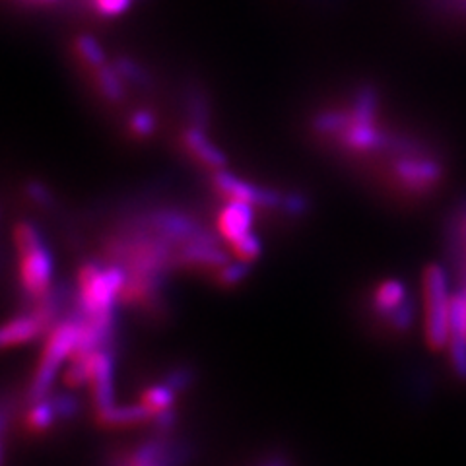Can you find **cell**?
I'll return each instance as SVG.
<instances>
[{
	"mask_svg": "<svg viewBox=\"0 0 466 466\" xmlns=\"http://www.w3.org/2000/svg\"><path fill=\"white\" fill-rule=\"evenodd\" d=\"M80 329H82L80 315L76 311H68L65 319L58 320V323L49 330L46 350H43L41 354L34 381L27 389V397H25L27 404L37 402L49 395L56 379V373L63 366V361L75 352L80 339Z\"/></svg>",
	"mask_w": 466,
	"mask_h": 466,
	"instance_id": "obj_1",
	"label": "cell"
},
{
	"mask_svg": "<svg viewBox=\"0 0 466 466\" xmlns=\"http://www.w3.org/2000/svg\"><path fill=\"white\" fill-rule=\"evenodd\" d=\"M173 433H154L133 449L111 451L104 466H185L193 449L185 441H173Z\"/></svg>",
	"mask_w": 466,
	"mask_h": 466,
	"instance_id": "obj_2",
	"label": "cell"
},
{
	"mask_svg": "<svg viewBox=\"0 0 466 466\" xmlns=\"http://www.w3.org/2000/svg\"><path fill=\"white\" fill-rule=\"evenodd\" d=\"M426 296V337L431 348L440 350L449 344V308L451 291L447 272L441 267H430L424 274Z\"/></svg>",
	"mask_w": 466,
	"mask_h": 466,
	"instance_id": "obj_3",
	"label": "cell"
},
{
	"mask_svg": "<svg viewBox=\"0 0 466 466\" xmlns=\"http://www.w3.org/2000/svg\"><path fill=\"white\" fill-rule=\"evenodd\" d=\"M212 188L216 195L226 202H247L251 207L262 210H282L284 195L268 187H255L247 181H241L228 169L212 171Z\"/></svg>",
	"mask_w": 466,
	"mask_h": 466,
	"instance_id": "obj_4",
	"label": "cell"
},
{
	"mask_svg": "<svg viewBox=\"0 0 466 466\" xmlns=\"http://www.w3.org/2000/svg\"><path fill=\"white\" fill-rule=\"evenodd\" d=\"M53 258L47 245L20 255V289L27 308L41 299L51 289Z\"/></svg>",
	"mask_w": 466,
	"mask_h": 466,
	"instance_id": "obj_5",
	"label": "cell"
},
{
	"mask_svg": "<svg viewBox=\"0 0 466 466\" xmlns=\"http://www.w3.org/2000/svg\"><path fill=\"white\" fill-rule=\"evenodd\" d=\"M373 309L387 319V323L395 329L410 327L414 319V308L408 301L406 288L399 280H387L375 289Z\"/></svg>",
	"mask_w": 466,
	"mask_h": 466,
	"instance_id": "obj_6",
	"label": "cell"
},
{
	"mask_svg": "<svg viewBox=\"0 0 466 466\" xmlns=\"http://www.w3.org/2000/svg\"><path fill=\"white\" fill-rule=\"evenodd\" d=\"M229 262L220 243H187L175 251V267L187 270L218 272Z\"/></svg>",
	"mask_w": 466,
	"mask_h": 466,
	"instance_id": "obj_7",
	"label": "cell"
},
{
	"mask_svg": "<svg viewBox=\"0 0 466 466\" xmlns=\"http://www.w3.org/2000/svg\"><path fill=\"white\" fill-rule=\"evenodd\" d=\"M395 175L406 188L424 191V188H430L440 181L441 167L430 157H416L406 154L395 162Z\"/></svg>",
	"mask_w": 466,
	"mask_h": 466,
	"instance_id": "obj_8",
	"label": "cell"
},
{
	"mask_svg": "<svg viewBox=\"0 0 466 466\" xmlns=\"http://www.w3.org/2000/svg\"><path fill=\"white\" fill-rule=\"evenodd\" d=\"M115 352L113 348H101L92 354V375L90 385L96 404V412L115 404L113 399V371H115Z\"/></svg>",
	"mask_w": 466,
	"mask_h": 466,
	"instance_id": "obj_9",
	"label": "cell"
},
{
	"mask_svg": "<svg viewBox=\"0 0 466 466\" xmlns=\"http://www.w3.org/2000/svg\"><path fill=\"white\" fill-rule=\"evenodd\" d=\"M183 144L187 152L193 157H197L204 167H208L212 171L226 169L228 157L220 148H218V146L210 142V138L207 137V128H200L195 125L187 127V130L183 133Z\"/></svg>",
	"mask_w": 466,
	"mask_h": 466,
	"instance_id": "obj_10",
	"label": "cell"
},
{
	"mask_svg": "<svg viewBox=\"0 0 466 466\" xmlns=\"http://www.w3.org/2000/svg\"><path fill=\"white\" fill-rule=\"evenodd\" d=\"M340 142L354 152H377L389 146V137L375 127V123H356L350 119L340 133Z\"/></svg>",
	"mask_w": 466,
	"mask_h": 466,
	"instance_id": "obj_11",
	"label": "cell"
},
{
	"mask_svg": "<svg viewBox=\"0 0 466 466\" xmlns=\"http://www.w3.org/2000/svg\"><path fill=\"white\" fill-rule=\"evenodd\" d=\"M43 334H49L47 325L37 315L29 311L27 315L12 319L0 327V350L37 340Z\"/></svg>",
	"mask_w": 466,
	"mask_h": 466,
	"instance_id": "obj_12",
	"label": "cell"
},
{
	"mask_svg": "<svg viewBox=\"0 0 466 466\" xmlns=\"http://www.w3.org/2000/svg\"><path fill=\"white\" fill-rule=\"evenodd\" d=\"M253 207L247 202H226V207L218 214V233L228 243L239 239L251 231Z\"/></svg>",
	"mask_w": 466,
	"mask_h": 466,
	"instance_id": "obj_13",
	"label": "cell"
},
{
	"mask_svg": "<svg viewBox=\"0 0 466 466\" xmlns=\"http://www.w3.org/2000/svg\"><path fill=\"white\" fill-rule=\"evenodd\" d=\"M96 420L104 428H130L138 424H148V421L154 420V414L140 402L128 406L113 404L109 408H104V410H97Z\"/></svg>",
	"mask_w": 466,
	"mask_h": 466,
	"instance_id": "obj_14",
	"label": "cell"
},
{
	"mask_svg": "<svg viewBox=\"0 0 466 466\" xmlns=\"http://www.w3.org/2000/svg\"><path fill=\"white\" fill-rule=\"evenodd\" d=\"M94 80H96L97 92L106 101H109V104L116 106L125 99L128 84L121 78V75L115 70V66L111 63L94 70Z\"/></svg>",
	"mask_w": 466,
	"mask_h": 466,
	"instance_id": "obj_15",
	"label": "cell"
},
{
	"mask_svg": "<svg viewBox=\"0 0 466 466\" xmlns=\"http://www.w3.org/2000/svg\"><path fill=\"white\" fill-rule=\"evenodd\" d=\"M27 406H29V410L24 418V426H25L27 433H32V435L47 433L58 421V416L55 412V406H53L49 395L37 402L27 404Z\"/></svg>",
	"mask_w": 466,
	"mask_h": 466,
	"instance_id": "obj_16",
	"label": "cell"
},
{
	"mask_svg": "<svg viewBox=\"0 0 466 466\" xmlns=\"http://www.w3.org/2000/svg\"><path fill=\"white\" fill-rule=\"evenodd\" d=\"M379 107L377 90L373 86L366 84L356 92L352 109H350V119L356 123H375V115Z\"/></svg>",
	"mask_w": 466,
	"mask_h": 466,
	"instance_id": "obj_17",
	"label": "cell"
},
{
	"mask_svg": "<svg viewBox=\"0 0 466 466\" xmlns=\"http://www.w3.org/2000/svg\"><path fill=\"white\" fill-rule=\"evenodd\" d=\"M175 395H177V392H175L171 387H167L166 383L154 385V387H148L140 392V404L144 408H148V410L156 416L159 412L173 408Z\"/></svg>",
	"mask_w": 466,
	"mask_h": 466,
	"instance_id": "obj_18",
	"label": "cell"
},
{
	"mask_svg": "<svg viewBox=\"0 0 466 466\" xmlns=\"http://www.w3.org/2000/svg\"><path fill=\"white\" fill-rule=\"evenodd\" d=\"M75 46H76V53L80 56V61L86 66L97 70L104 65H107V55H106L104 47H101V43L94 35H87V34L78 35Z\"/></svg>",
	"mask_w": 466,
	"mask_h": 466,
	"instance_id": "obj_19",
	"label": "cell"
},
{
	"mask_svg": "<svg viewBox=\"0 0 466 466\" xmlns=\"http://www.w3.org/2000/svg\"><path fill=\"white\" fill-rule=\"evenodd\" d=\"M350 123V113L342 111H320L313 116V130L323 137H340Z\"/></svg>",
	"mask_w": 466,
	"mask_h": 466,
	"instance_id": "obj_20",
	"label": "cell"
},
{
	"mask_svg": "<svg viewBox=\"0 0 466 466\" xmlns=\"http://www.w3.org/2000/svg\"><path fill=\"white\" fill-rule=\"evenodd\" d=\"M115 66V70L119 72L121 78L128 84V86H140V87H148L150 86V75L146 72V68L137 63L135 58L128 56H116L115 63H111Z\"/></svg>",
	"mask_w": 466,
	"mask_h": 466,
	"instance_id": "obj_21",
	"label": "cell"
},
{
	"mask_svg": "<svg viewBox=\"0 0 466 466\" xmlns=\"http://www.w3.org/2000/svg\"><path fill=\"white\" fill-rule=\"evenodd\" d=\"M249 265H251V262H245V260L228 262L226 267H222L220 270L214 272V280L220 288H226V289L236 288L243 280H247V276H249V272H251Z\"/></svg>",
	"mask_w": 466,
	"mask_h": 466,
	"instance_id": "obj_22",
	"label": "cell"
},
{
	"mask_svg": "<svg viewBox=\"0 0 466 466\" xmlns=\"http://www.w3.org/2000/svg\"><path fill=\"white\" fill-rule=\"evenodd\" d=\"M187 116L191 125L207 128L210 121V106L200 90H188L187 94Z\"/></svg>",
	"mask_w": 466,
	"mask_h": 466,
	"instance_id": "obj_23",
	"label": "cell"
},
{
	"mask_svg": "<svg viewBox=\"0 0 466 466\" xmlns=\"http://www.w3.org/2000/svg\"><path fill=\"white\" fill-rule=\"evenodd\" d=\"M14 243H16L18 255L34 251V249H37V247L46 245L37 226L29 224V222H18L16 228H14Z\"/></svg>",
	"mask_w": 466,
	"mask_h": 466,
	"instance_id": "obj_24",
	"label": "cell"
},
{
	"mask_svg": "<svg viewBox=\"0 0 466 466\" xmlns=\"http://www.w3.org/2000/svg\"><path fill=\"white\" fill-rule=\"evenodd\" d=\"M451 245L459 258V267L466 276V204L459 210L453 220V231H451Z\"/></svg>",
	"mask_w": 466,
	"mask_h": 466,
	"instance_id": "obj_25",
	"label": "cell"
},
{
	"mask_svg": "<svg viewBox=\"0 0 466 466\" xmlns=\"http://www.w3.org/2000/svg\"><path fill=\"white\" fill-rule=\"evenodd\" d=\"M157 127V119L154 111L150 109H138L128 119V130L135 138H148L154 135V130Z\"/></svg>",
	"mask_w": 466,
	"mask_h": 466,
	"instance_id": "obj_26",
	"label": "cell"
},
{
	"mask_svg": "<svg viewBox=\"0 0 466 466\" xmlns=\"http://www.w3.org/2000/svg\"><path fill=\"white\" fill-rule=\"evenodd\" d=\"M229 249L239 260L253 262L255 258L260 257L262 245H260V239L255 236V233L249 231V233H245V236H241L239 239L231 241L229 243Z\"/></svg>",
	"mask_w": 466,
	"mask_h": 466,
	"instance_id": "obj_27",
	"label": "cell"
},
{
	"mask_svg": "<svg viewBox=\"0 0 466 466\" xmlns=\"http://www.w3.org/2000/svg\"><path fill=\"white\" fill-rule=\"evenodd\" d=\"M55 412L58 416V421L61 420H75L80 412V400L72 395V392H55V395H49Z\"/></svg>",
	"mask_w": 466,
	"mask_h": 466,
	"instance_id": "obj_28",
	"label": "cell"
},
{
	"mask_svg": "<svg viewBox=\"0 0 466 466\" xmlns=\"http://www.w3.org/2000/svg\"><path fill=\"white\" fill-rule=\"evenodd\" d=\"M195 381V371L188 368V366H177L173 368L166 377H164V383L167 387H171L175 392H183L188 387L193 385Z\"/></svg>",
	"mask_w": 466,
	"mask_h": 466,
	"instance_id": "obj_29",
	"label": "cell"
},
{
	"mask_svg": "<svg viewBox=\"0 0 466 466\" xmlns=\"http://www.w3.org/2000/svg\"><path fill=\"white\" fill-rule=\"evenodd\" d=\"M25 195H27L29 200H32L34 204H37V207H41V208L49 210V208L55 207V198H53L49 188H47L46 185H43V183H37V181L27 183Z\"/></svg>",
	"mask_w": 466,
	"mask_h": 466,
	"instance_id": "obj_30",
	"label": "cell"
},
{
	"mask_svg": "<svg viewBox=\"0 0 466 466\" xmlns=\"http://www.w3.org/2000/svg\"><path fill=\"white\" fill-rule=\"evenodd\" d=\"M133 5V0H94V8L97 14L106 18L123 16V14Z\"/></svg>",
	"mask_w": 466,
	"mask_h": 466,
	"instance_id": "obj_31",
	"label": "cell"
},
{
	"mask_svg": "<svg viewBox=\"0 0 466 466\" xmlns=\"http://www.w3.org/2000/svg\"><path fill=\"white\" fill-rule=\"evenodd\" d=\"M308 207H309L308 198L301 197L299 193H289V195H284L282 212H284L286 216H291V218L303 216L305 212H308Z\"/></svg>",
	"mask_w": 466,
	"mask_h": 466,
	"instance_id": "obj_32",
	"label": "cell"
},
{
	"mask_svg": "<svg viewBox=\"0 0 466 466\" xmlns=\"http://www.w3.org/2000/svg\"><path fill=\"white\" fill-rule=\"evenodd\" d=\"M14 412H16V400L12 397L0 399V437L8 431Z\"/></svg>",
	"mask_w": 466,
	"mask_h": 466,
	"instance_id": "obj_33",
	"label": "cell"
},
{
	"mask_svg": "<svg viewBox=\"0 0 466 466\" xmlns=\"http://www.w3.org/2000/svg\"><path fill=\"white\" fill-rule=\"evenodd\" d=\"M258 466H289V462L282 455H270L267 459H262Z\"/></svg>",
	"mask_w": 466,
	"mask_h": 466,
	"instance_id": "obj_34",
	"label": "cell"
},
{
	"mask_svg": "<svg viewBox=\"0 0 466 466\" xmlns=\"http://www.w3.org/2000/svg\"><path fill=\"white\" fill-rule=\"evenodd\" d=\"M34 3H41V5H58V3H63V0H34Z\"/></svg>",
	"mask_w": 466,
	"mask_h": 466,
	"instance_id": "obj_35",
	"label": "cell"
},
{
	"mask_svg": "<svg viewBox=\"0 0 466 466\" xmlns=\"http://www.w3.org/2000/svg\"><path fill=\"white\" fill-rule=\"evenodd\" d=\"M459 5H461V8L466 12V0H459Z\"/></svg>",
	"mask_w": 466,
	"mask_h": 466,
	"instance_id": "obj_36",
	"label": "cell"
}]
</instances>
